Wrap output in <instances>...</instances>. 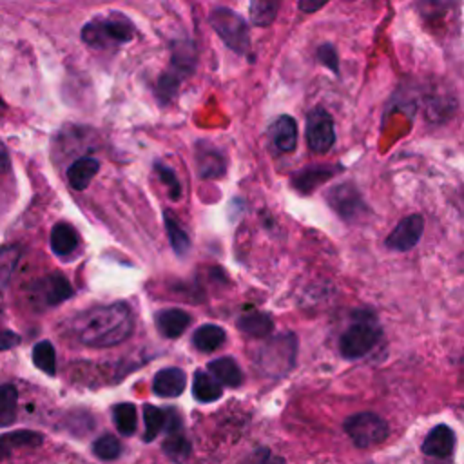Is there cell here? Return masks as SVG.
<instances>
[{"mask_svg": "<svg viewBox=\"0 0 464 464\" xmlns=\"http://www.w3.org/2000/svg\"><path fill=\"white\" fill-rule=\"evenodd\" d=\"M344 431L357 448H372L381 444L390 430L382 417L372 411H359L344 420Z\"/></svg>", "mask_w": 464, "mask_h": 464, "instance_id": "5b68a950", "label": "cell"}, {"mask_svg": "<svg viewBox=\"0 0 464 464\" xmlns=\"http://www.w3.org/2000/svg\"><path fill=\"white\" fill-rule=\"evenodd\" d=\"M0 107H4V103H2V98H0Z\"/></svg>", "mask_w": 464, "mask_h": 464, "instance_id": "74e56055", "label": "cell"}, {"mask_svg": "<svg viewBox=\"0 0 464 464\" xmlns=\"http://www.w3.org/2000/svg\"><path fill=\"white\" fill-rule=\"evenodd\" d=\"M268 138L276 152L288 154L297 145V123L292 116L281 114L268 127Z\"/></svg>", "mask_w": 464, "mask_h": 464, "instance_id": "8fae6325", "label": "cell"}, {"mask_svg": "<svg viewBox=\"0 0 464 464\" xmlns=\"http://www.w3.org/2000/svg\"><path fill=\"white\" fill-rule=\"evenodd\" d=\"M277 4L272 0H256L250 2V20L254 25L266 27L276 20Z\"/></svg>", "mask_w": 464, "mask_h": 464, "instance_id": "4dcf8cb0", "label": "cell"}, {"mask_svg": "<svg viewBox=\"0 0 464 464\" xmlns=\"http://www.w3.org/2000/svg\"><path fill=\"white\" fill-rule=\"evenodd\" d=\"M192 395L199 402H214L223 395V388L210 373L196 370L192 379Z\"/></svg>", "mask_w": 464, "mask_h": 464, "instance_id": "44dd1931", "label": "cell"}, {"mask_svg": "<svg viewBox=\"0 0 464 464\" xmlns=\"http://www.w3.org/2000/svg\"><path fill=\"white\" fill-rule=\"evenodd\" d=\"M210 25L218 36L236 53H246L250 45V34L246 20L230 7H218L210 13Z\"/></svg>", "mask_w": 464, "mask_h": 464, "instance_id": "277c9868", "label": "cell"}, {"mask_svg": "<svg viewBox=\"0 0 464 464\" xmlns=\"http://www.w3.org/2000/svg\"><path fill=\"white\" fill-rule=\"evenodd\" d=\"M330 207L343 218V219H355L362 214L364 203L361 198V192L355 188L353 183H341L334 187L328 194Z\"/></svg>", "mask_w": 464, "mask_h": 464, "instance_id": "30bf717a", "label": "cell"}, {"mask_svg": "<svg viewBox=\"0 0 464 464\" xmlns=\"http://www.w3.org/2000/svg\"><path fill=\"white\" fill-rule=\"evenodd\" d=\"M297 341L294 334H283L270 339L259 352V366L268 375H283L294 366Z\"/></svg>", "mask_w": 464, "mask_h": 464, "instance_id": "8992f818", "label": "cell"}, {"mask_svg": "<svg viewBox=\"0 0 464 464\" xmlns=\"http://www.w3.org/2000/svg\"><path fill=\"white\" fill-rule=\"evenodd\" d=\"M196 165L201 178H218L225 172V158L210 143H198Z\"/></svg>", "mask_w": 464, "mask_h": 464, "instance_id": "2e32d148", "label": "cell"}, {"mask_svg": "<svg viewBox=\"0 0 464 464\" xmlns=\"http://www.w3.org/2000/svg\"><path fill=\"white\" fill-rule=\"evenodd\" d=\"M134 319L130 308L123 303L94 306L76 317L74 330L78 339L94 348H107L130 337Z\"/></svg>", "mask_w": 464, "mask_h": 464, "instance_id": "6da1fadb", "label": "cell"}, {"mask_svg": "<svg viewBox=\"0 0 464 464\" xmlns=\"http://www.w3.org/2000/svg\"><path fill=\"white\" fill-rule=\"evenodd\" d=\"M243 464H285V460L266 448H257L243 459Z\"/></svg>", "mask_w": 464, "mask_h": 464, "instance_id": "e575fe53", "label": "cell"}, {"mask_svg": "<svg viewBox=\"0 0 464 464\" xmlns=\"http://www.w3.org/2000/svg\"><path fill=\"white\" fill-rule=\"evenodd\" d=\"M134 25L123 13H111L107 16H94L82 29V38L94 49H109L130 42Z\"/></svg>", "mask_w": 464, "mask_h": 464, "instance_id": "7a4b0ae2", "label": "cell"}, {"mask_svg": "<svg viewBox=\"0 0 464 464\" xmlns=\"http://www.w3.org/2000/svg\"><path fill=\"white\" fill-rule=\"evenodd\" d=\"M49 243H51V250L56 256L65 257V256H71L78 248L80 237H78V232L72 225H69L65 221H60L53 227Z\"/></svg>", "mask_w": 464, "mask_h": 464, "instance_id": "e0dca14e", "label": "cell"}, {"mask_svg": "<svg viewBox=\"0 0 464 464\" xmlns=\"http://www.w3.org/2000/svg\"><path fill=\"white\" fill-rule=\"evenodd\" d=\"M455 448V431L448 424H437L430 430L422 442V451L430 457L444 459L453 453Z\"/></svg>", "mask_w": 464, "mask_h": 464, "instance_id": "7c38bea8", "label": "cell"}, {"mask_svg": "<svg viewBox=\"0 0 464 464\" xmlns=\"http://www.w3.org/2000/svg\"><path fill=\"white\" fill-rule=\"evenodd\" d=\"M163 221H165V228H167V236H169V241H170V246L172 250L178 254V256H185L190 248V239H188V234L185 232V228L179 225V221L176 219V216H172L169 210L163 212Z\"/></svg>", "mask_w": 464, "mask_h": 464, "instance_id": "cb8c5ba5", "label": "cell"}, {"mask_svg": "<svg viewBox=\"0 0 464 464\" xmlns=\"http://www.w3.org/2000/svg\"><path fill=\"white\" fill-rule=\"evenodd\" d=\"M225 341H227V334L218 324H203L196 328L192 335V343L199 352H214L221 348Z\"/></svg>", "mask_w": 464, "mask_h": 464, "instance_id": "7402d4cb", "label": "cell"}, {"mask_svg": "<svg viewBox=\"0 0 464 464\" xmlns=\"http://www.w3.org/2000/svg\"><path fill=\"white\" fill-rule=\"evenodd\" d=\"M92 451L102 460H114L121 453V442L114 435L107 433V435H102L94 440Z\"/></svg>", "mask_w": 464, "mask_h": 464, "instance_id": "1f68e13d", "label": "cell"}, {"mask_svg": "<svg viewBox=\"0 0 464 464\" xmlns=\"http://www.w3.org/2000/svg\"><path fill=\"white\" fill-rule=\"evenodd\" d=\"M20 343V335L0 326V350H9Z\"/></svg>", "mask_w": 464, "mask_h": 464, "instance_id": "d590c367", "label": "cell"}, {"mask_svg": "<svg viewBox=\"0 0 464 464\" xmlns=\"http://www.w3.org/2000/svg\"><path fill=\"white\" fill-rule=\"evenodd\" d=\"M100 170V161L94 158H80L67 169L69 185L74 190H85Z\"/></svg>", "mask_w": 464, "mask_h": 464, "instance_id": "ac0fdd59", "label": "cell"}, {"mask_svg": "<svg viewBox=\"0 0 464 464\" xmlns=\"http://www.w3.org/2000/svg\"><path fill=\"white\" fill-rule=\"evenodd\" d=\"M74 294L69 279L62 274H51L34 281L29 288V295L34 304L56 306Z\"/></svg>", "mask_w": 464, "mask_h": 464, "instance_id": "ba28073f", "label": "cell"}, {"mask_svg": "<svg viewBox=\"0 0 464 464\" xmlns=\"http://www.w3.org/2000/svg\"><path fill=\"white\" fill-rule=\"evenodd\" d=\"M237 328L246 335L265 337L274 330V321L270 319L268 314H263L257 310H248L239 315Z\"/></svg>", "mask_w": 464, "mask_h": 464, "instance_id": "ffe728a7", "label": "cell"}, {"mask_svg": "<svg viewBox=\"0 0 464 464\" xmlns=\"http://www.w3.org/2000/svg\"><path fill=\"white\" fill-rule=\"evenodd\" d=\"M42 435L36 431L29 430H18V431H9L0 435V460L7 457L13 450L16 448H25V446H38L42 442Z\"/></svg>", "mask_w": 464, "mask_h": 464, "instance_id": "603a6c76", "label": "cell"}, {"mask_svg": "<svg viewBox=\"0 0 464 464\" xmlns=\"http://www.w3.org/2000/svg\"><path fill=\"white\" fill-rule=\"evenodd\" d=\"M190 440L181 433H169L163 440V451L167 457H170L174 462H183L190 455Z\"/></svg>", "mask_w": 464, "mask_h": 464, "instance_id": "f546056e", "label": "cell"}, {"mask_svg": "<svg viewBox=\"0 0 464 464\" xmlns=\"http://www.w3.org/2000/svg\"><path fill=\"white\" fill-rule=\"evenodd\" d=\"M381 326L373 314L361 310L348 324L339 339V350L346 359H359L366 355L379 341Z\"/></svg>", "mask_w": 464, "mask_h": 464, "instance_id": "3957f363", "label": "cell"}, {"mask_svg": "<svg viewBox=\"0 0 464 464\" xmlns=\"http://www.w3.org/2000/svg\"><path fill=\"white\" fill-rule=\"evenodd\" d=\"M154 169H156V172H158L160 181L169 188L170 199H179V198H181V185H179V181H178V178H176L174 169H170L169 165H165V163H161V161H158V163L154 165Z\"/></svg>", "mask_w": 464, "mask_h": 464, "instance_id": "d6a6232c", "label": "cell"}, {"mask_svg": "<svg viewBox=\"0 0 464 464\" xmlns=\"http://www.w3.org/2000/svg\"><path fill=\"white\" fill-rule=\"evenodd\" d=\"M324 5H326V2H312V0H301V2L297 4V7H299L301 11H304V13L317 11V9L324 7Z\"/></svg>", "mask_w": 464, "mask_h": 464, "instance_id": "8d00e7d4", "label": "cell"}, {"mask_svg": "<svg viewBox=\"0 0 464 464\" xmlns=\"http://www.w3.org/2000/svg\"><path fill=\"white\" fill-rule=\"evenodd\" d=\"M208 372L219 384H225L230 388H237L243 382V372L232 357H219L210 361Z\"/></svg>", "mask_w": 464, "mask_h": 464, "instance_id": "d6986e66", "label": "cell"}, {"mask_svg": "<svg viewBox=\"0 0 464 464\" xmlns=\"http://www.w3.org/2000/svg\"><path fill=\"white\" fill-rule=\"evenodd\" d=\"M20 246L18 245H4L0 246V288H5L16 265L20 259Z\"/></svg>", "mask_w": 464, "mask_h": 464, "instance_id": "f1b7e54d", "label": "cell"}, {"mask_svg": "<svg viewBox=\"0 0 464 464\" xmlns=\"http://www.w3.org/2000/svg\"><path fill=\"white\" fill-rule=\"evenodd\" d=\"M18 392L13 384L0 386V426H9L16 419Z\"/></svg>", "mask_w": 464, "mask_h": 464, "instance_id": "83f0119b", "label": "cell"}, {"mask_svg": "<svg viewBox=\"0 0 464 464\" xmlns=\"http://www.w3.org/2000/svg\"><path fill=\"white\" fill-rule=\"evenodd\" d=\"M187 386V375L181 368L169 366L154 375L152 390L160 397H178Z\"/></svg>", "mask_w": 464, "mask_h": 464, "instance_id": "9a60e30c", "label": "cell"}, {"mask_svg": "<svg viewBox=\"0 0 464 464\" xmlns=\"http://www.w3.org/2000/svg\"><path fill=\"white\" fill-rule=\"evenodd\" d=\"M306 141L310 149L317 154H326L335 143L334 120L330 112L323 107H315L306 118Z\"/></svg>", "mask_w": 464, "mask_h": 464, "instance_id": "52a82bcc", "label": "cell"}, {"mask_svg": "<svg viewBox=\"0 0 464 464\" xmlns=\"http://www.w3.org/2000/svg\"><path fill=\"white\" fill-rule=\"evenodd\" d=\"M143 422H145V433H143V440L145 442H152L161 430H165V422H167V411L152 406V404H145L143 406Z\"/></svg>", "mask_w": 464, "mask_h": 464, "instance_id": "484cf974", "label": "cell"}, {"mask_svg": "<svg viewBox=\"0 0 464 464\" xmlns=\"http://www.w3.org/2000/svg\"><path fill=\"white\" fill-rule=\"evenodd\" d=\"M335 174V167H328V165H312V167H304L297 172L292 174L290 181L294 185L295 190L303 192V194H310L314 192L319 185L326 183L332 176Z\"/></svg>", "mask_w": 464, "mask_h": 464, "instance_id": "5bb4252c", "label": "cell"}, {"mask_svg": "<svg viewBox=\"0 0 464 464\" xmlns=\"http://www.w3.org/2000/svg\"><path fill=\"white\" fill-rule=\"evenodd\" d=\"M422 230H424V218L420 214H411L402 218L397 223V227L388 234L384 243L390 250L406 252L419 243Z\"/></svg>", "mask_w": 464, "mask_h": 464, "instance_id": "9c48e42d", "label": "cell"}, {"mask_svg": "<svg viewBox=\"0 0 464 464\" xmlns=\"http://www.w3.org/2000/svg\"><path fill=\"white\" fill-rule=\"evenodd\" d=\"M154 324L167 339H178L190 324V315L181 308H163L156 312Z\"/></svg>", "mask_w": 464, "mask_h": 464, "instance_id": "4fadbf2b", "label": "cell"}, {"mask_svg": "<svg viewBox=\"0 0 464 464\" xmlns=\"http://www.w3.org/2000/svg\"><path fill=\"white\" fill-rule=\"evenodd\" d=\"M33 362L47 375L56 373V352L49 341H40L33 346Z\"/></svg>", "mask_w": 464, "mask_h": 464, "instance_id": "4316f807", "label": "cell"}, {"mask_svg": "<svg viewBox=\"0 0 464 464\" xmlns=\"http://www.w3.org/2000/svg\"><path fill=\"white\" fill-rule=\"evenodd\" d=\"M112 422L118 428L121 435H132L136 431L138 424V413L136 406L130 402H120L112 408Z\"/></svg>", "mask_w": 464, "mask_h": 464, "instance_id": "d4e9b609", "label": "cell"}, {"mask_svg": "<svg viewBox=\"0 0 464 464\" xmlns=\"http://www.w3.org/2000/svg\"><path fill=\"white\" fill-rule=\"evenodd\" d=\"M317 62L323 63L324 67H328L334 74H339V58H337V51L332 44H323L317 49Z\"/></svg>", "mask_w": 464, "mask_h": 464, "instance_id": "836d02e7", "label": "cell"}]
</instances>
